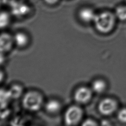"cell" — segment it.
Here are the masks:
<instances>
[{
    "mask_svg": "<svg viewBox=\"0 0 126 126\" xmlns=\"http://www.w3.org/2000/svg\"><path fill=\"white\" fill-rule=\"evenodd\" d=\"M20 100L25 110L34 113L43 109L45 99L41 92L32 89L26 91Z\"/></svg>",
    "mask_w": 126,
    "mask_h": 126,
    "instance_id": "obj_1",
    "label": "cell"
},
{
    "mask_svg": "<svg viewBox=\"0 0 126 126\" xmlns=\"http://www.w3.org/2000/svg\"><path fill=\"white\" fill-rule=\"evenodd\" d=\"M116 16L109 11H104L96 14L93 23L96 29L101 33H107L113 28Z\"/></svg>",
    "mask_w": 126,
    "mask_h": 126,
    "instance_id": "obj_2",
    "label": "cell"
},
{
    "mask_svg": "<svg viewBox=\"0 0 126 126\" xmlns=\"http://www.w3.org/2000/svg\"><path fill=\"white\" fill-rule=\"evenodd\" d=\"M83 110L80 105L72 104L67 107L63 111V122L65 125L73 126L78 125L82 120Z\"/></svg>",
    "mask_w": 126,
    "mask_h": 126,
    "instance_id": "obj_3",
    "label": "cell"
},
{
    "mask_svg": "<svg viewBox=\"0 0 126 126\" xmlns=\"http://www.w3.org/2000/svg\"><path fill=\"white\" fill-rule=\"evenodd\" d=\"M63 102L56 97H50L45 99L43 107L45 113L50 116H57L63 111Z\"/></svg>",
    "mask_w": 126,
    "mask_h": 126,
    "instance_id": "obj_4",
    "label": "cell"
},
{
    "mask_svg": "<svg viewBox=\"0 0 126 126\" xmlns=\"http://www.w3.org/2000/svg\"><path fill=\"white\" fill-rule=\"evenodd\" d=\"M92 95V90L90 88L86 86H80L74 91L73 98L76 104L81 105L88 102Z\"/></svg>",
    "mask_w": 126,
    "mask_h": 126,
    "instance_id": "obj_5",
    "label": "cell"
},
{
    "mask_svg": "<svg viewBox=\"0 0 126 126\" xmlns=\"http://www.w3.org/2000/svg\"><path fill=\"white\" fill-rule=\"evenodd\" d=\"M15 47L13 34L6 31L0 32V52L7 54Z\"/></svg>",
    "mask_w": 126,
    "mask_h": 126,
    "instance_id": "obj_6",
    "label": "cell"
},
{
    "mask_svg": "<svg viewBox=\"0 0 126 126\" xmlns=\"http://www.w3.org/2000/svg\"><path fill=\"white\" fill-rule=\"evenodd\" d=\"M10 7L11 15L18 18L27 16L31 11L30 6L28 3L18 0Z\"/></svg>",
    "mask_w": 126,
    "mask_h": 126,
    "instance_id": "obj_7",
    "label": "cell"
},
{
    "mask_svg": "<svg viewBox=\"0 0 126 126\" xmlns=\"http://www.w3.org/2000/svg\"><path fill=\"white\" fill-rule=\"evenodd\" d=\"M15 47L19 49L27 47L31 42V37L27 32L18 31L13 34Z\"/></svg>",
    "mask_w": 126,
    "mask_h": 126,
    "instance_id": "obj_8",
    "label": "cell"
},
{
    "mask_svg": "<svg viewBox=\"0 0 126 126\" xmlns=\"http://www.w3.org/2000/svg\"><path fill=\"white\" fill-rule=\"evenodd\" d=\"M117 107L116 101L111 98L102 99L98 104V110L103 115H109L115 112Z\"/></svg>",
    "mask_w": 126,
    "mask_h": 126,
    "instance_id": "obj_9",
    "label": "cell"
},
{
    "mask_svg": "<svg viewBox=\"0 0 126 126\" xmlns=\"http://www.w3.org/2000/svg\"><path fill=\"white\" fill-rule=\"evenodd\" d=\"M7 89L12 100L21 99L26 91L24 86L18 82L11 83Z\"/></svg>",
    "mask_w": 126,
    "mask_h": 126,
    "instance_id": "obj_10",
    "label": "cell"
},
{
    "mask_svg": "<svg viewBox=\"0 0 126 126\" xmlns=\"http://www.w3.org/2000/svg\"><path fill=\"white\" fill-rule=\"evenodd\" d=\"M95 15L94 11L89 7H83L80 8L77 13L79 19L85 23L93 22Z\"/></svg>",
    "mask_w": 126,
    "mask_h": 126,
    "instance_id": "obj_11",
    "label": "cell"
},
{
    "mask_svg": "<svg viewBox=\"0 0 126 126\" xmlns=\"http://www.w3.org/2000/svg\"><path fill=\"white\" fill-rule=\"evenodd\" d=\"M11 14L5 11H0V30H3L10 24Z\"/></svg>",
    "mask_w": 126,
    "mask_h": 126,
    "instance_id": "obj_12",
    "label": "cell"
},
{
    "mask_svg": "<svg viewBox=\"0 0 126 126\" xmlns=\"http://www.w3.org/2000/svg\"><path fill=\"white\" fill-rule=\"evenodd\" d=\"M11 100L7 88H0V107L8 105Z\"/></svg>",
    "mask_w": 126,
    "mask_h": 126,
    "instance_id": "obj_13",
    "label": "cell"
},
{
    "mask_svg": "<svg viewBox=\"0 0 126 126\" xmlns=\"http://www.w3.org/2000/svg\"><path fill=\"white\" fill-rule=\"evenodd\" d=\"M106 88L105 82L100 79L96 80L94 81L92 85V90L97 94L102 93Z\"/></svg>",
    "mask_w": 126,
    "mask_h": 126,
    "instance_id": "obj_14",
    "label": "cell"
},
{
    "mask_svg": "<svg viewBox=\"0 0 126 126\" xmlns=\"http://www.w3.org/2000/svg\"><path fill=\"white\" fill-rule=\"evenodd\" d=\"M116 17L121 21L126 20V5L118 6L115 10Z\"/></svg>",
    "mask_w": 126,
    "mask_h": 126,
    "instance_id": "obj_15",
    "label": "cell"
},
{
    "mask_svg": "<svg viewBox=\"0 0 126 126\" xmlns=\"http://www.w3.org/2000/svg\"><path fill=\"white\" fill-rule=\"evenodd\" d=\"M118 120L122 123H126V108L121 109L117 115Z\"/></svg>",
    "mask_w": 126,
    "mask_h": 126,
    "instance_id": "obj_16",
    "label": "cell"
},
{
    "mask_svg": "<svg viewBox=\"0 0 126 126\" xmlns=\"http://www.w3.org/2000/svg\"><path fill=\"white\" fill-rule=\"evenodd\" d=\"M97 125V124L95 122L90 119H86L82 123V126H95Z\"/></svg>",
    "mask_w": 126,
    "mask_h": 126,
    "instance_id": "obj_17",
    "label": "cell"
},
{
    "mask_svg": "<svg viewBox=\"0 0 126 126\" xmlns=\"http://www.w3.org/2000/svg\"><path fill=\"white\" fill-rule=\"evenodd\" d=\"M7 61L6 54L0 52V67L4 65Z\"/></svg>",
    "mask_w": 126,
    "mask_h": 126,
    "instance_id": "obj_18",
    "label": "cell"
},
{
    "mask_svg": "<svg viewBox=\"0 0 126 126\" xmlns=\"http://www.w3.org/2000/svg\"><path fill=\"white\" fill-rule=\"evenodd\" d=\"M17 0H1V3L8 5L10 7L14 4Z\"/></svg>",
    "mask_w": 126,
    "mask_h": 126,
    "instance_id": "obj_19",
    "label": "cell"
},
{
    "mask_svg": "<svg viewBox=\"0 0 126 126\" xmlns=\"http://www.w3.org/2000/svg\"><path fill=\"white\" fill-rule=\"evenodd\" d=\"M5 78V74L3 70L0 67V85L3 83Z\"/></svg>",
    "mask_w": 126,
    "mask_h": 126,
    "instance_id": "obj_20",
    "label": "cell"
},
{
    "mask_svg": "<svg viewBox=\"0 0 126 126\" xmlns=\"http://www.w3.org/2000/svg\"><path fill=\"white\" fill-rule=\"evenodd\" d=\"M44 1L48 5H54L57 4L60 0H44Z\"/></svg>",
    "mask_w": 126,
    "mask_h": 126,
    "instance_id": "obj_21",
    "label": "cell"
},
{
    "mask_svg": "<svg viewBox=\"0 0 126 126\" xmlns=\"http://www.w3.org/2000/svg\"><path fill=\"white\" fill-rule=\"evenodd\" d=\"M101 124L103 126H107V125H109V124L108 123V122L106 121H103L101 122Z\"/></svg>",
    "mask_w": 126,
    "mask_h": 126,
    "instance_id": "obj_22",
    "label": "cell"
},
{
    "mask_svg": "<svg viewBox=\"0 0 126 126\" xmlns=\"http://www.w3.org/2000/svg\"><path fill=\"white\" fill-rule=\"evenodd\" d=\"M1 0H0V6H1Z\"/></svg>",
    "mask_w": 126,
    "mask_h": 126,
    "instance_id": "obj_23",
    "label": "cell"
}]
</instances>
